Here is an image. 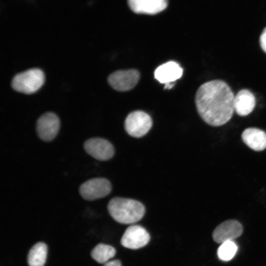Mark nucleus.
Wrapping results in <instances>:
<instances>
[{
  "label": "nucleus",
  "mask_w": 266,
  "mask_h": 266,
  "mask_svg": "<svg viewBox=\"0 0 266 266\" xmlns=\"http://www.w3.org/2000/svg\"><path fill=\"white\" fill-rule=\"evenodd\" d=\"M234 96L228 85L221 80L202 84L195 96L197 111L207 124L220 126L227 123L234 111Z\"/></svg>",
  "instance_id": "f257e3e1"
},
{
  "label": "nucleus",
  "mask_w": 266,
  "mask_h": 266,
  "mask_svg": "<svg viewBox=\"0 0 266 266\" xmlns=\"http://www.w3.org/2000/svg\"><path fill=\"white\" fill-rule=\"evenodd\" d=\"M107 209L113 219L122 224H132L139 221L145 212L144 205L139 201L120 197L110 200Z\"/></svg>",
  "instance_id": "f03ea898"
},
{
  "label": "nucleus",
  "mask_w": 266,
  "mask_h": 266,
  "mask_svg": "<svg viewBox=\"0 0 266 266\" xmlns=\"http://www.w3.org/2000/svg\"><path fill=\"white\" fill-rule=\"evenodd\" d=\"M44 73L40 68L33 67L15 74L11 81V86L14 90L24 94L36 91L43 84Z\"/></svg>",
  "instance_id": "7ed1b4c3"
},
{
  "label": "nucleus",
  "mask_w": 266,
  "mask_h": 266,
  "mask_svg": "<svg viewBox=\"0 0 266 266\" xmlns=\"http://www.w3.org/2000/svg\"><path fill=\"white\" fill-rule=\"evenodd\" d=\"M153 121L147 113L136 110L129 113L124 122L126 132L130 136L139 138L145 135L150 130Z\"/></svg>",
  "instance_id": "20e7f679"
},
{
  "label": "nucleus",
  "mask_w": 266,
  "mask_h": 266,
  "mask_svg": "<svg viewBox=\"0 0 266 266\" xmlns=\"http://www.w3.org/2000/svg\"><path fill=\"white\" fill-rule=\"evenodd\" d=\"M112 190L110 181L104 178H94L82 183L79 188L80 194L87 200H93L108 195Z\"/></svg>",
  "instance_id": "39448f33"
},
{
  "label": "nucleus",
  "mask_w": 266,
  "mask_h": 266,
  "mask_svg": "<svg viewBox=\"0 0 266 266\" xmlns=\"http://www.w3.org/2000/svg\"><path fill=\"white\" fill-rule=\"evenodd\" d=\"M140 78V73L135 69L119 70L107 77L108 84L114 89L120 92L131 90L135 86Z\"/></svg>",
  "instance_id": "423d86ee"
},
{
  "label": "nucleus",
  "mask_w": 266,
  "mask_h": 266,
  "mask_svg": "<svg viewBox=\"0 0 266 266\" xmlns=\"http://www.w3.org/2000/svg\"><path fill=\"white\" fill-rule=\"evenodd\" d=\"M60 127V121L58 116L53 112H47L37 119L36 131L41 140L50 141L56 136Z\"/></svg>",
  "instance_id": "0eeeda50"
},
{
  "label": "nucleus",
  "mask_w": 266,
  "mask_h": 266,
  "mask_svg": "<svg viewBox=\"0 0 266 266\" xmlns=\"http://www.w3.org/2000/svg\"><path fill=\"white\" fill-rule=\"evenodd\" d=\"M150 239L149 233L143 227L133 225L126 230L120 242L124 247L135 250L145 246Z\"/></svg>",
  "instance_id": "6e6552de"
},
{
  "label": "nucleus",
  "mask_w": 266,
  "mask_h": 266,
  "mask_svg": "<svg viewBox=\"0 0 266 266\" xmlns=\"http://www.w3.org/2000/svg\"><path fill=\"white\" fill-rule=\"evenodd\" d=\"M84 148L88 154L100 161L110 159L115 153L113 145L107 140L100 137L87 139L84 143Z\"/></svg>",
  "instance_id": "1a4fd4ad"
},
{
  "label": "nucleus",
  "mask_w": 266,
  "mask_h": 266,
  "mask_svg": "<svg viewBox=\"0 0 266 266\" xmlns=\"http://www.w3.org/2000/svg\"><path fill=\"white\" fill-rule=\"evenodd\" d=\"M243 227L236 220H227L219 225L212 233V238L217 243L222 244L233 241L242 233Z\"/></svg>",
  "instance_id": "9d476101"
},
{
  "label": "nucleus",
  "mask_w": 266,
  "mask_h": 266,
  "mask_svg": "<svg viewBox=\"0 0 266 266\" xmlns=\"http://www.w3.org/2000/svg\"><path fill=\"white\" fill-rule=\"evenodd\" d=\"M128 3L134 13L151 15L162 11L168 4L165 0H129Z\"/></svg>",
  "instance_id": "9b49d317"
},
{
  "label": "nucleus",
  "mask_w": 266,
  "mask_h": 266,
  "mask_svg": "<svg viewBox=\"0 0 266 266\" xmlns=\"http://www.w3.org/2000/svg\"><path fill=\"white\" fill-rule=\"evenodd\" d=\"M182 73L183 69L177 63L169 61L155 69L154 77L160 83L166 84L174 83L182 76Z\"/></svg>",
  "instance_id": "f8f14e48"
},
{
  "label": "nucleus",
  "mask_w": 266,
  "mask_h": 266,
  "mask_svg": "<svg viewBox=\"0 0 266 266\" xmlns=\"http://www.w3.org/2000/svg\"><path fill=\"white\" fill-rule=\"evenodd\" d=\"M255 105V98L247 89L241 90L234 96V111L240 116H245L249 114L253 110Z\"/></svg>",
  "instance_id": "ddd939ff"
},
{
  "label": "nucleus",
  "mask_w": 266,
  "mask_h": 266,
  "mask_svg": "<svg viewBox=\"0 0 266 266\" xmlns=\"http://www.w3.org/2000/svg\"><path fill=\"white\" fill-rule=\"evenodd\" d=\"M244 143L251 149L261 151L266 148V133L255 128L245 129L241 134Z\"/></svg>",
  "instance_id": "4468645a"
},
{
  "label": "nucleus",
  "mask_w": 266,
  "mask_h": 266,
  "mask_svg": "<svg viewBox=\"0 0 266 266\" xmlns=\"http://www.w3.org/2000/svg\"><path fill=\"white\" fill-rule=\"evenodd\" d=\"M47 254V245L39 242L35 244L30 249L28 255L29 266H43Z\"/></svg>",
  "instance_id": "2eb2a0df"
},
{
  "label": "nucleus",
  "mask_w": 266,
  "mask_h": 266,
  "mask_svg": "<svg viewBox=\"0 0 266 266\" xmlns=\"http://www.w3.org/2000/svg\"><path fill=\"white\" fill-rule=\"evenodd\" d=\"M116 253V249L112 246L100 243L94 248L91 255L96 262L104 264L110 261V259L114 257Z\"/></svg>",
  "instance_id": "dca6fc26"
},
{
  "label": "nucleus",
  "mask_w": 266,
  "mask_h": 266,
  "mask_svg": "<svg viewBox=\"0 0 266 266\" xmlns=\"http://www.w3.org/2000/svg\"><path fill=\"white\" fill-rule=\"evenodd\" d=\"M237 250V246L233 241H226L219 247L217 255L220 260L229 261L232 259Z\"/></svg>",
  "instance_id": "f3484780"
},
{
  "label": "nucleus",
  "mask_w": 266,
  "mask_h": 266,
  "mask_svg": "<svg viewBox=\"0 0 266 266\" xmlns=\"http://www.w3.org/2000/svg\"><path fill=\"white\" fill-rule=\"evenodd\" d=\"M261 48L266 53V27L263 31L260 38Z\"/></svg>",
  "instance_id": "a211bd4d"
},
{
  "label": "nucleus",
  "mask_w": 266,
  "mask_h": 266,
  "mask_svg": "<svg viewBox=\"0 0 266 266\" xmlns=\"http://www.w3.org/2000/svg\"><path fill=\"white\" fill-rule=\"evenodd\" d=\"M103 266H122V264L119 260H113L103 264Z\"/></svg>",
  "instance_id": "6ab92c4d"
},
{
  "label": "nucleus",
  "mask_w": 266,
  "mask_h": 266,
  "mask_svg": "<svg viewBox=\"0 0 266 266\" xmlns=\"http://www.w3.org/2000/svg\"><path fill=\"white\" fill-rule=\"evenodd\" d=\"M174 85V83H169L165 84L164 89H171Z\"/></svg>",
  "instance_id": "aec40b11"
}]
</instances>
